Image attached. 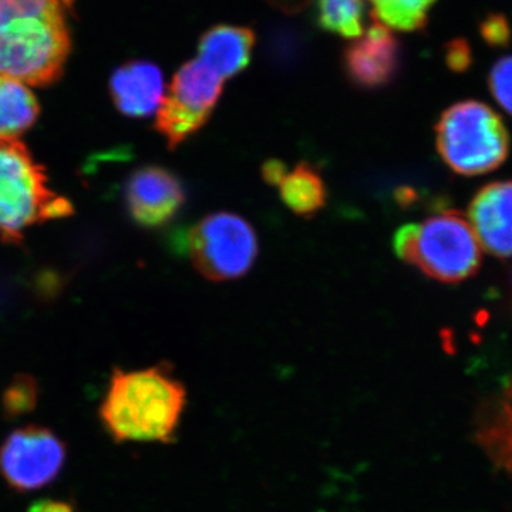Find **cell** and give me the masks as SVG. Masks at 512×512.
<instances>
[{
    "instance_id": "obj_1",
    "label": "cell",
    "mask_w": 512,
    "mask_h": 512,
    "mask_svg": "<svg viewBox=\"0 0 512 512\" xmlns=\"http://www.w3.org/2000/svg\"><path fill=\"white\" fill-rule=\"evenodd\" d=\"M74 0H0V77L49 86L64 70L72 40L67 10Z\"/></svg>"
},
{
    "instance_id": "obj_2",
    "label": "cell",
    "mask_w": 512,
    "mask_h": 512,
    "mask_svg": "<svg viewBox=\"0 0 512 512\" xmlns=\"http://www.w3.org/2000/svg\"><path fill=\"white\" fill-rule=\"evenodd\" d=\"M187 406V390L170 366L116 369L104 394L101 424L116 443L174 440Z\"/></svg>"
},
{
    "instance_id": "obj_3",
    "label": "cell",
    "mask_w": 512,
    "mask_h": 512,
    "mask_svg": "<svg viewBox=\"0 0 512 512\" xmlns=\"http://www.w3.org/2000/svg\"><path fill=\"white\" fill-rule=\"evenodd\" d=\"M393 248L402 261L444 284H457L476 275L483 249L470 221L454 210L397 229Z\"/></svg>"
},
{
    "instance_id": "obj_4",
    "label": "cell",
    "mask_w": 512,
    "mask_h": 512,
    "mask_svg": "<svg viewBox=\"0 0 512 512\" xmlns=\"http://www.w3.org/2000/svg\"><path fill=\"white\" fill-rule=\"evenodd\" d=\"M72 212L70 201L50 190L45 171L25 144L0 143V237L18 244L25 229Z\"/></svg>"
},
{
    "instance_id": "obj_5",
    "label": "cell",
    "mask_w": 512,
    "mask_h": 512,
    "mask_svg": "<svg viewBox=\"0 0 512 512\" xmlns=\"http://www.w3.org/2000/svg\"><path fill=\"white\" fill-rule=\"evenodd\" d=\"M436 143L451 170L481 175L504 163L510 151V134L503 119L487 104L461 101L441 114Z\"/></svg>"
},
{
    "instance_id": "obj_6",
    "label": "cell",
    "mask_w": 512,
    "mask_h": 512,
    "mask_svg": "<svg viewBox=\"0 0 512 512\" xmlns=\"http://www.w3.org/2000/svg\"><path fill=\"white\" fill-rule=\"evenodd\" d=\"M195 269L214 282L232 281L247 274L258 256L255 229L231 212L202 218L188 237Z\"/></svg>"
},
{
    "instance_id": "obj_7",
    "label": "cell",
    "mask_w": 512,
    "mask_h": 512,
    "mask_svg": "<svg viewBox=\"0 0 512 512\" xmlns=\"http://www.w3.org/2000/svg\"><path fill=\"white\" fill-rule=\"evenodd\" d=\"M222 89L224 79L202 60L180 67L157 114L156 128L168 147L177 148L208 123Z\"/></svg>"
},
{
    "instance_id": "obj_8",
    "label": "cell",
    "mask_w": 512,
    "mask_h": 512,
    "mask_svg": "<svg viewBox=\"0 0 512 512\" xmlns=\"http://www.w3.org/2000/svg\"><path fill=\"white\" fill-rule=\"evenodd\" d=\"M66 457V446L55 431L20 427L0 444V477L19 493L40 490L59 477Z\"/></svg>"
},
{
    "instance_id": "obj_9",
    "label": "cell",
    "mask_w": 512,
    "mask_h": 512,
    "mask_svg": "<svg viewBox=\"0 0 512 512\" xmlns=\"http://www.w3.org/2000/svg\"><path fill=\"white\" fill-rule=\"evenodd\" d=\"M184 202L180 178L163 167L147 165L128 178L127 210L140 227H164L180 212Z\"/></svg>"
},
{
    "instance_id": "obj_10",
    "label": "cell",
    "mask_w": 512,
    "mask_h": 512,
    "mask_svg": "<svg viewBox=\"0 0 512 512\" xmlns=\"http://www.w3.org/2000/svg\"><path fill=\"white\" fill-rule=\"evenodd\" d=\"M400 43L382 23L373 25L343 52V69L360 89H379L399 72Z\"/></svg>"
},
{
    "instance_id": "obj_11",
    "label": "cell",
    "mask_w": 512,
    "mask_h": 512,
    "mask_svg": "<svg viewBox=\"0 0 512 512\" xmlns=\"http://www.w3.org/2000/svg\"><path fill=\"white\" fill-rule=\"evenodd\" d=\"M468 221L481 248L498 258H511L512 181L481 188L468 208Z\"/></svg>"
},
{
    "instance_id": "obj_12",
    "label": "cell",
    "mask_w": 512,
    "mask_h": 512,
    "mask_svg": "<svg viewBox=\"0 0 512 512\" xmlns=\"http://www.w3.org/2000/svg\"><path fill=\"white\" fill-rule=\"evenodd\" d=\"M110 93L117 109L126 116H151L165 97L163 73L157 64L131 60L111 76Z\"/></svg>"
},
{
    "instance_id": "obj_13",
    "label": "cell",
    "mask_w": 512,
    "mask_h": 512,
    "mask_svg": "<svg viewBox=\"0 0 512 512\" xmlns=\"http://www.w3.org/2000/svg\"><path fill=\"white\" fill-rule=\"evenodd\" d=\"M255 33L244 26L217 25L208 29L198 43L200 60L221 79H231L251 63Z\"/></svg>"
},
{
    "instance_id": "obj_14",
    "label": "cell",
    "mask_w": 512,
    "mask_h": 512,
    "mask_svg": "<svg viewBox=\"0 0 512 512\" xmlns=\"http://www.w3.org/2000/svg\"><path fill=\"white\" fill-rule=\"evenodd\" d=\"M477 424L478 446L495 467L512 473V376L500 396L481 410Z\"/></svg>"
},
{
    "instance_id": "obj_15",
    "label": "cell",
    "mask_w": 512,
    "mask_h": 512,
    "mask_svg": "<svg viewBox=\"0 0 512 512\" xmlns=\"http://www.w3.org/2000/svg\"><path fill=\"white\" fill-rule=\"evenodd\" d=\"M40 107L25 84L0 77V143L16 141L36 123Z\"/></svg>"
},
{
    "instance_id": "obj_16",
    "label": "cell",
    "mask_w": 512,
    "mask_h": 512,
    "mask_svg": "<svg viewBox=\"0 0 512 512\" xmlns=\"http://www.w3.org/2000/svg\"><path fill=\"white\" fill-rule=\"evenodd\" d=\"M278 187L286 207L301 217L315 215L328 198L325 181L311 164L301 163L292 173H286Z\"/></svg>"
},
{
    "instance_id": "obj_17",
    "label": "cell",
    "mask_w": 512,
    "mask_h": 512,
    "mask_svg": "<svg viewBox=\"0 0 512 512\" xmlns=\"http://www.w3.org/2000/svg\"><path fill=\"white\" fill-rule=\"evenodd\" d=\"M316 23L319 28L345 39H359L365 32L363 0H316Z\"/></svg>"
},
{
    "instance_id": "obj_18",
    "label": "cell",
    "mask_w": 512,
    "mask_h": 512,
    "mask_svg": "<svg viewBox=\"0 0 512 512\" xmlns=\"http://www.w3.org/2000/svg\"><path fill=\"white\" fill-rule=\"evenodd\" d=\"M437 0H369L375 22L400 32L426 28L429 13Z\"/></svg>"
},
{
    "instance_id": "obj_19",
    "label": "cell",
    "mask_w": 512,
    "mask_h": 512,
    "mask_svg": "<svg viewBox=\"0 0 512 512\" xmlns=\"http://www.w3.org/2000/svg\"><path fill=\"white\" fill-rule=\"evenodd\" d=\"M39 384L35 377L19 375L6 387L2 397L3 416L8 420L28 416L39 402Z\"/></svg>"
},
{
    "instance_id": "obj_20",
    "label": "cell",
    "mask_w": 512,
    "mask_h": 512,
    "mask_svg": "<svg viewBox=\"0 0 512 512\" xmlns=\"http://www.w3.org/2000/svg\"><path fill=\"white\" fill-rule=\"evenodd\" d=\"M488 84L494 99L512 116V56L504 57L494 64Z\"/></svg>"
},
{
    "instance_id": "obj_21",
    "label": "cell",
    "mask_w": 512,
    "mask_h": 512,
    "mask_svg": "<svg viewBox=\"0 0 512 512\" xmlns=\"http://www.w3.org/2000/svg\"><path fill=\"white\" fill-rule=\"evenodd\" d=\"M481 39L491 47H507L511 45L512 29L510 20L504 13H488L478 25Z\"/></svg>"
},
{
    "instance_id": "obj_22",
    "label": "cell",
    "mask_w": 512,
    "mask_h": 512,
    "mask_svg": "<svg viewBox=\"0 0 512 512\" xmlns=\"http://www.w3.org/2000/svg\"><path fill=\"white\" fill-rule=\"evenodd\" d=\"M444 59L448 69L456 73L467 72L473 64V52L466 39H454L444 47Z\"/></svg>"
},
{
    "instance_id": "obj_23",
    "label": "cell",
    "mask_w": 512,
    "mask_h": 512,
    "mask_svg": "<svg viewBox=\"0 0 512 512\" xmlns=\"http://www.w3.org/2000/svg\"><path fill=\"white\" fill-rule=\"evenodd\" d=\"M286 175V167L282 161L269 160L262 167V177L268 184L279 185Z\"/></svg>"
},
{
    "instance_id": "obj_24",
    "label": "cell",
    "mask_w": 512,
    "mask_h": 512,
    "mask_svg": "<svg viewBox=\"0 0 512 512\" xmlns=\"http://www.w3.org/2000/svg\"><path fill=\"white\" fill-rule=\"evenodd\" d=\"M28 512H76V510L69 501L43 500L33 504Z\"/></svg>"
}]
</instances>
